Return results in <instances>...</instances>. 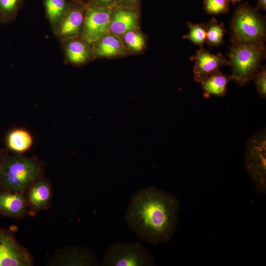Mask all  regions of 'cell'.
<instances>
[{
  "label": "cell",
  "mask_w": 266,
  "mask_h": 266,
  "mask_svg": "<svg viewBox=\"0 0 266 266\" xmlns=\"http://www.w3.org/2000/svg\"><path fill=\"white\" fill-rule=\"evenodd\" d=\"M33 259L9 230L0 228V266H31Z\"/></svg>",
  "instance_id": "8992f818"
},
{
  "label": "cell",
  "mask_w": 266,
  "mask_h": 266,
  "mask_svg": "<svg viewBox=\"0 0 266 266\" xmlns=\"http://www.w3.org/2000/svg\"><path fill=\"white\" fill-rule=\"evenodd\" d=\"M88 5L84 26L81 37L92 44L109 32L111 8Z\"/></svg>",
  "instance_id": "ba28073f"
},
{
  "label": "cell",
  "mask_w": 266,
  "mask_h": 266,
  "mask_svg": "<svg viewBox=\"0 0 266 266\" xmlns=\"http://www.w3.org/2000/svg\"><path fill=\"white\" fill-rule=\"evenodd\" d=\"M71 2L70 0H43L45 16L54 34Z\"/></svg>",
  "instance_id": "ac0fdd59"
},
{
  "label": "cell",
  "mask_w": 266,
  "mask_h": 266,
  "mask_svg": "<svg viewBox=\"0 0 266 266\" xmlns=\"http://www.w3.org/2000/svg\"><path fill=\"white\" fill-rule=\"evenodd\" d=\"M155 264L153 256L138 242L111 244L101 263L103 266H152Z\"/></svg>",
  "instance_id": "5b68a950"
},
{
  "label": "cell",
  "mask_w": 266,
  "mask_h": 266,
  "mask_svg": "<svg viewBox=\"0 0 266 266\" xmlns=\"http://www.w3.org/2000/svg\"><path fill=\"white\" fill-rule=\"evenodd\" d=\"M180 205L173 195L154 187L131 198L125 214L128 226L143 241L158 245L170 240L178 223Z\"/></svg>",
  "instance_id": "6da1fadb"
},
{
  "label": "cell",
  "mask_w": 266,
  "mask_h": 266,
  "mask_svg": "<svg viewBox=\"0 0 266 266\" xmlns=\"http://www.w3.org/2000/svg\"><path fill=\"white\" fill-rule=\"evenodd\" d=\"M117 5L140 9L141 0H118Z\"/></svg>",
  "instance_id": "4316f807"
},
{
  "label": "cell",
  "mask_w": 266,
  "mask_h": 266,
  "mask_svg": "<svg viewBox=\"0 0 266 266\" xmlns=\"http://www.w3.org/2000/svg\"><path fill=\"white\" fill-rule=\"evenodd\" d=\"M65 57V63L82 66L96 59L92 44L81 37L60 41Z\"/></svg>",
  "instance_id": "8fae6325"
},
{
  "label": "cell",
  "mask_w": 266,
  "mask_h": 266,
  "mask_svg": "<svg viewBox=\"0 0 266 266\" xmlns=\"http://www.w3.org/2000/svg\"><path fill=\"white\" fill-rule=\"evenodd\" d=\"M231 80V75L223 73L219 69L213 72L200 83L204 91V97L210 96H225L227 94V85Z\"/></svg>",
  "instance_id": "e0dca14e"
},
{
  "label": "cell",
  "mask_w": 266,
  "mask_h": 266,
  "mask_svg": "<svg viewBox=\"0 0 266 266\" xmlns=\"http://www.w3.org/2000/svg\"><path fill=\"white\" fill-rule=\"evenodd\" d=\"M71 1H78L86 2L87 0H70Z\"/></svg>",
  "instance_id": "4dcf8cb0"
},
{
  "label": "cell",
  "mask_w": 266,
  "mask_h": 266,
  "mask_svg": "<svg viewBox=\"0 0 266 266\" xmlns=\"http://www.w3.org/2000/svg\"><path fill=\"white\" fill-rule=\"evenodd\" d=\"M27 191V203L33 210L39 211L49 206L52 193L47 182L38 179Z\"/></svg>",
  "instance_id": "2e32d148"
},
{
  "label": "cell",
  "mask_w": 266,
  "mask_h": 266,
  "mask_svg": "<svg viewBox=\"0 0 266 266\" xmlns=\"http://www.w3.org/2000/svg\"><path fill=\"white\" fill-rule=\"evenodd\" d=\"M88 5L101 8H111L117 5L118 0H87Z\"/></svg>",
  "instance_id": "484cf974"
},
{
  "label": "cell",
  "mask_w": 266,
  "mask_h": 266,
  "mask_svg": "<svg viewBox=\"0 0 266 266\" xmlns=\"http://www.w3.org/2000/svg\"><path fill=\"white\" fill-rule=\"evenodd\" d=\"M140 10L120 5L112 7L109 32L120 36L130 30L140 28Z\"/></svg>",
  "instance_id": "7c38bea8"
},
{
  "label": "cell",
  "mask_w": 266,
  "mask_h": 266,
  "mask_svg": "<svg viewBox=\"0 0 266 266\" xmlns=\"http://www.w3.org/2000/svg\"><path fill=\"white\" fill-rule=\"evenodd\" d=\"M230 0V1H231V2L233 4H235L236 3L240 2L242 0Z\"/></svg>",
  "instance_id": "f546056e"
},
{
  "label": "cell",
  "mask_w": 266,
  "mask_h": 266,
  "mask_svg": "<svg viewBox=\"0 0 266 266\" xmlns=\"http://www.w3.org/2000/svg\"><path fill=\"white\" fill-rule=\"evenodd\" d=\"M191 59L195 60L194 79L200 83L208 75L219 69L220 67L230 64L229 61L221 53L213 55L203 47L192 56Z\"/></svg>",
  "instance_id": "4fadbf2b"
},
{
  "label": "cell",
  "mask_w": 266,
  "mask_h": 266,
  "mask_svg": "<svg viewBox=\"0 0 266 266\" xmlns=\"http://www.w3.org/2000/svg\"><path fill=\"white\" fill-rule=\"evenodd\" d=\"M25 0H0V23L9 24L16 18Z\"/></svg>",
  "instance_id": "44dd1931"
},
{
  "label": "cell",
  "mask_w": 266,
  "mask_h": 266,
  "mask_svg": "<svg viewBox=\"0 0 266 266\" xmlns=\"http://www.w3.org/2000/svg\"><path fill=\"white\" fill-rule=\"evenodd\" d=\"M40 173V167L33 159L5 153L0 166V189L23 194L39 179Z\"/></svg>",
  "instance_id": "7a4b0ae2"
},
{
  "label": "cell",
  "mask_w": 266,
  "mask_h": 266,
  "mask_svg": "<svg viewBox=\"0 0 266 266\" xmlns=\"http://www.w3.org/2000/svg\"><path fill=\"white\" fill-rule=\"evenodd\" d=\"M265 17L248 3L240 4L235 10L231 22L233 44L264 43L266 38Z\"/></svg>",
  "instance_id": "3957f363"
},
{
  "label": "cell",
  "mask_w": 266,
  "mask_h": 266,
  "mask_svg": "<svg viewBox=\"0 0 266 266\" xmlns=\"http://www.w3.org/2000/svg\"><path fill=\"white\" fill-rule=\"evenodd\" d=\"M264 43L233 44L228 54L231 80L240 86L247 84L266 58Z\"/></svg>",
  "instance_id": "277c9868"
},
{
  "label": "cell",
  "mask_w": 266,
  "mask_h": 266,
  "mask_svg": "<svg viewBox=\"0 0 266 266\" xmlns=\"http://www.w3.org/2000/svg\"><path fill=\"white\" fill-rule=\"evenodd\" d=\"M266 132L262 130L248 140L246 152V165L249 172L255 179L264 180L266 169Z\"/></svg>",
  "instance_id": "30bf717a"
},
{
  "label": "cell",
  "mask_w": 266,
  "mask_h": 266,
  "mask_svg": "<svg viewBox=\"0 0 266 266\" xmlns=\"http://www.w3.org/2000/svg\"><path fill=\"white\" fill-rule=\"evenodd\" d=\"M92 44L96 59L116 58L131 55L120 37L110 32Z\"/></svg>",
  "instance_id": "5bb4252c"
},
{
  "label": "cell",
  "mask_w": 266,
  "mask_h": 266,
  "mask_svg": "<svg viewBox=\"0 0 266 266\" xmlns=\"http://www.w3.org/2000/svg\"><path fill=\"white\" fill-rule=\"evenodd\" d=\"M256 8L258 10L266 11V0H258L257 5Z\"/></svg>",
  "instance_id": "83f0119b"
},
{
  "label": "cell",
  "mask_w": 266,
  "mask_h": 266,
  "mask_svg": "<svg viewBox=\"0 0 266 266\" xmlns=\"http://www.w3.org/2000/svg\"><path fill=\"white\" fill-rule=\"evenodd\" d=\"M187 25L190 29V32L188 34L183 35V38L189 39L195 44L200 46V48L203 47L206 34L205 25L194 24L191 22H188Z\"/></svg>",
  "instance_id": "603a6c76"
},
{
  "label": "cell",
  "mask_w": 266,
  "mask_h": 266,
  "mask_svg": "<svg viewBox=\"0 0 266 266\" xmlns=\"http://www.w3.org/2000/svg\"><path fill=\"white\" fill-rule=\"evenodd\" d=\"M6 144L11 151L21 153L28 150L32 145L33 139L31 134L22 129H14L6 137Z\"/></svg>",
  "instance_id": "ffe728a7"
},
{
  "label": "cell",
  "mask_w": 266,
  "mask_h": 266,
  "mask_svg": "<svg viewBox=\"0 0 266 266\" xmlns=\"http://www.w3.org/2000/svg\"><path fill=\"white\" fill-rule=\"evenodd\" d=\"M49 266H101L97 255L91 250L74 245L58 250L48 260Z\"/></svg>",
  "instance_id": "9c48e42d"
},
{
  "label": "cell",
  "mask_w": 266,
  "mask_h": 266,
  "mask_svg": "<svg viewBox=\"0 0 266 266\" xmlns=\"http://www.w3.org/2000/svg\"><path fill=\"white\" fill-rule=\"evenodd\" d=\"M86 2L71 1L54 34L60 41L75 37H81L87 14Z\"/></svg>",
  "instance_id": "52a82bcc"
},
{
  "label": "cell",
  "mask_w": 266,
  "mask_h": 266,
  "mask_svg": "<svg viewBox=\"0 0 266 266\" xmlns=\"http://www.w3.org/2000/svg\"><path fill=\"white\" fill-rule=\"evenodd\" d=\"M203 8L209 14L220 15L227 13L230 10L229 0H203Z\"/></svg>",
  "instance_id": "cb8c5ba5"
},
{
  "label": "cell",
  "mask_w": 266,
  "mask_h": 266,
  "mask_svg": "<svg viewBox=\"0 0 266 266\" xmlns=\"http://www.w3.org/2000/svg\"><path fill=\"white\" fill-rule=\"evenodd\" d=\"M130 54L142 53L147 47V39L140 28L130 30L119 36Z\"/></svg>",
  "instance_id": "d6986e66"
},
{
  "label": "cell",
  "mask_w": 266,
  "mask_h": 266,
  "mask_svg": "<svg viewBox=\"0 0 266 266\" xmlns=\"http://www.w3.org/2000/svg\"><path fill=\"white\" fill-rule=\"evenodd\" d=\"M27 202L23 194L0 191V213L9 217H19L25 214Z\"/></svg>",
  "instance_id": "9a60e30c"
},
{
  "label": "cell",
  "mask_w": 266,
  "mask_h": 266,
  "mask_svg": "<svg viewBox=\"0 0 266 266\" xmlns=\"http://www.w3.org/2000/svg\"><path fill=\"white\" fill-rule=\"evenodd\" d=\"M257 91L263 98L266 97V66L260 67L254 74L252 79Z\"/></svg>",
  "instance_id": "d4e9b609"
},
{
  "label": "cell",
  "mask_w": 266,
  "mask_h": 266,
  "mask_svg": "<svg viewBox=\"0 0 266 266\" xmlns=\"http://www.w3.org/2000/svg\"><path fill=\"white\" fill-rule=\"evenodd\" d=\"M205 41L210 46H218L224 43L223 38L226 32L223 23H218L217 21L212 18L205 25Z\"/></svg>",
  "instance_id": "7402d4cb"
},
{
  "label": "cell",
  "mask_w": 266,
  "mask_h": 266,
  "mask_svg": "<svg viewBox=\"0 0 266 266\" xmlns=\"http://www.w3.org/2000/svg\"><path fill=\"white\" fill-rule=\"evenodd\" d=\"M4 154L5 153L2 150L0 149V166L2 162Z\"/></svg>",
  "instance_id": "f1b7e54d"
}]
</instances>
